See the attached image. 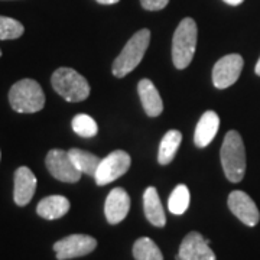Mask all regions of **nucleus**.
<instances>
[{
	"label": "nucleus",
	"instance_id": "24",
	"mask_svg": "<svg viewBox=\"0 0 260 260\" xmlns=\"http://www.w3.org/2000/svg\"><path fill=\"white\" fill-rule=\"evenodd\" d=\"M169 0H140V5L145 10H150V12H156V10H162L167 8Z\"/></svg>",
	"mask_w": 260,
	"mask_h": 260
},
{
	"label": "nucleus",
	"instance_id": "16",
	"mask_svg": "<svg viewBox=\"0 0 260 260\" xmlns=\"http://www.w3.org/2000/svg\"><path fill=\"white\" fill-rule=\"evenodd\" d=\"M70 201L62 195H49L37 205V214L45 220H58L70 211Z\"/></svg>",
	"mask_w": 260,
	"mask_h": 260
},
{
	"label": "nucleus",
	"instance_id": "28",
	"mask_svg": "<svg viewBox=\"0 0 260 260\" xmlns=\"http://www.w3.org/2000/svg\"><path fill=\"white\" fill-rule=\"evenodd\" d=\"M0 159H2V152H0Z\"/></svg>",
	"mask_w": 260,
	"mask_h": 260
},
{
	"label": "nucleus",
	"instance_id": "15",
	"mask_svg": "<svg viewBox=\"0 0 260 260\" xmlns=\"http://www.w3.org/2000/svg\"><path fill=\"white\" fill-rule=\"evenodd\" d=\"M220 127V117L215 112H205L197 124L194 135V142L198 148L208 146L215 138Z\"/></svg>",
	"mask_w": 260,
	"mask_h": 260
},
{
	"label": "nucleus",
	"instance_id": "1",
	"mask_svg": "<svg viewBox=\"0 0 260 260\" xmlns=\"http://www.w3.org/2000/svg\"><path fill=\"white\" fill-rule=\"evenodd\" d=\"M220 158L227 179L230 182H240L246 172V149L237 130L227 132L220 150Z\"/></svg>",
	"mask_w": 260,
	"mask_h": 260
},
{
	"label": "nucleus",
	"instance_id": "11",
	"mask_svg": "<svg viewBox=\"0 0 260 260\" xmlns=\"http://www.w3.org/2000/svg\"><path fill=\"white\" fill-rule=\"evenodd\" d=\"M227 204H229L230 211L243 224H246L249 227H254L256 224L259 223V208H257V205L254 204V201L246 192H243V191H233L232 194L229 195Z\"/></svg>",
	"mask_w": 260,
	"mask_h": 260
},
{
	"label": "nucleus",
	"instance_id": "25",
	"mask_svg": "<svg viewBox=\"0 0 260 260\" xmlns=\"http://www.w3.org/2000/svg\"><path fill=\"white\" fill-rule=\"evenodd\" d=\"M97 3H100V5H116V3H119L120 0H95Z\"/></svg>",
	"mask_w": 260,
	"mask_h": 260
},
{
	"label": "nucleus",
	"instance_id": "5",
	"mask_svg": "<svg viewBox=\"0 0 260 260\" xmlns=\"http://www.w3.org/2000/svg\"><path fill=\"white\" fill-rule=\"evenodd\" d=\"M150 42V30L149 29H140L133 37L127 41L120 55L117 56L113 62V75L117 78H123L132 73L140 61L143 59L145 52Z\"/></svg>",
	"mask_w": 260,
	"mask_h": 260
},
{
	"label": "nucleus",
	"instance_id": "9",
	"mask_svg": "<svg viewBox=\"0 0 260 260\" xmlns=\"http://www.w3.org/2000/svg\"><path fill=\"white\" fill-rule=\"evenodd\" d=\"M243 61L242 55L239 54H230L220 58L213 68V83L217 88L224 90L239 80L242 74Z\"/></svg>",
	"mask_w": 260,
	"mask_h": 260
},
{
	"label": "nucleus",
	"instance_id": "2",
	"mask_svg": "<svg viewBox=\"0 0 260 260\" xmlns=\"http://www.w3.org/2000/svg\"><path fill=\"white\" fill-rule=\"evenodd\" d=\"M9 104L15 112L22 114L41 112L45 106V94L41 84L30 78L19 80L10 87Z\"/></svg>",
	"mask_w": 260,
	"mask_h": 260
},
{
	"label": "nucleus",
	"instance_id": "8",
	"mask_svg": "<svg viewBox=\"0 0 260 260\" xmlns=\"http://www.w3.org/2000/svg\"><path fill=\"white\" fill-rule=\"evenodd\" d=\"M97 240L88 234H71L58 240L54 244V251L58 260H70L90 254L95 250Z\"/></svg>",
	"mask_w": 260,
	"mask_h": 260
},
{
	"label": "nucleus",
	"instance_id": "3",
	"mask_svg": "<svg viewBox=\"0 0 260 260\" xmlns=\"http://www.w3.org/2000/svg\"><path fill=\"white\" fill-rule=\"evenodd\" d=\"M52 88L65 102L80 103L90 95V84L73 68L61 67L51 77Z\"/></svg>",
	"mask_w": 260,
	"mask_h": 260
},
{
	"label": "nucleus",
	"instance_id": "20",
	"mask_svg": "<svg viewBox=\"0 0 260 260\" xmlns=\"http://www.w3.org/2000/svg\"><path fill=\"white\" fill-rule=\"evenodd\" d=\"M133 256L136 260H164V256L153 242L149 237H140L133 244Z\"/></svg>",
	"mask_w": 260,
	"mask_h": 260
},
{
	"label": "nucleus",
	"instance_id": "13",
	"mask_svg": "<svg viewBox=\"0 0 260 260\" xmlns=\"http://www.w3.org/2000/svg\"><path fill=\"white\" fill-rule=\"evenodd\" d=\"M130 210V197L123 188H113L106 198L104 214L110 224L121 223Z\"/></svg>",
	"mask_w": 260,
	"mask_h": 260
},
{
	"label": "nucleus",
	"instance_id": "29",
	"mask_svg": "<svg viewBox=\"0 0 260 260\" xmlns=\"http://www.w3.org/2000/svg\"><path fill=\"white\" fill-rule=\"evenodd\" d=\"M0 56H2V49H0Z\"/></svg>",
	"mask_w": 260,
	"mask_h": 260
},
{
	"label": "nucleus",
	"instance_id": "23",
	"mask_svg": "<svg viewBox=\"0 0 260 260\" xmlns=\"http://www.w3.org/2000/svg\"><path fill=\"white\" fill-rule=\"evenodd\" d=\"M23 32L25 26L19 20L0 15V41L18 39L23 35Z\"/></svg>",
	"mask_w": 260,
	"mask_h": 260
},
{
	"label": "nucleus",
	"instance_id": "21",
	"mask_svg": "<svg viewBox=\"0 0 260 260\" xmlns=\"http://www.w3.org/2000/svg\"><path fill=\"white\" fill-rule=\"evenodd\" d=\"M189 200H191V195H189L188 186L184 185V184H179L178 186H175V189L172 191V194L168 200V208L172 214L181 215L188 210Z\"/></svg>",
	"mask_w": 260,
	"mask_h": 260
},
{
	"label": "nucleus",
	"instance_id": "4",
	"mask_svg": "<svg viewBox=\"0 0 260 260\" xmlns=\"http://www.w3.org/2000/svg\"><path fill=\"white\" fill-rule=\"evenodd\" d=\"M198 28L192 18L181 20L172 38V61L178 70H185L191 64L197 48Z\"/></svg>",
	"mask_w": 260,
	"mask_h": 260
},
{
	"label": "nucleus",
	"instance_id": "27",
	"mask_svg": "<svg viewBox=\"0 0 260 260\" xmlns=\"http://www.w3.org/2000/svg\"><path fill=\"white\" fill-rule=\"evenodd\" d=\"M254 71H256V74L260 75V58H259V61H257V64H256V68H254Z\"/></svg>",
	"mask_w": 260,
	"mask_h": 260
},
{
	"label": "nucleus",
	"instance_id": "19",
	"mask_svg": "<svg viewBox=\"0 0 260 260\" xmlns=\"http://www.w3.org/2000/svg\"><path fill=\"white\" fill-rule=\"evenodd\" d=\"M68 153H70V158L73 159L77 169L81 174H87L90 177H95L97 168L100 165L102 159L99 158V156H95L94 153H90L87 150H83V149L78 148L70 149Z\"/></svg>",
	"mask_w": 260,
	"mask_h": 260
},
{
	"label": "nucleus",
	"instance_id": "7",
	"mask_svg": "<svg viewBox=\"0 0 260 260\" xmlns=\"http://www.w3.org/2000/svg\"><path fill=\"white\" fill-rule=\"evenodd\" d=\"M132 159L129 153H126L124 150H114L109 156L102 159L100 165L97 168L95 172V184L97 185H107L113 181H116L117 178L123 177L127 171H129Z\"/></svg>",
	"mask_w": 260,
	"mask_h": 260
},
{
	"label": "nucleus",
	"instance_id": "10",
	"mask_svg": "<svg viewBox=\"0 0 260 260\" xmlns=\"http://www.w3.org/2000/svg\"><path fill=\"white\" fill-rule=\"evenodd\" d=\"M178 260H215V254L210 247V240L200 233L191 232L182 240L178 251Z\"/></svg>",
	"mask_w": 260,
	"mask_h": 260
},
{
	"label": "nucleus",
	"instance_id": "12",
	"mask_svg": "<svg viewBox=\"0 0 260 260\" xmlns=\"http://www.w3.org/2000/svg\"><path fill=\"white\" fill-rule=\"evenodd\" d=\"M37 177L28 167H19L15 171V188L13 200L19 207H25L30 203L37 191Z\"/></svg>",
	"mask_w": 260,
	"mask_h": 260
},
{
	"label": "nucleus",
	"instance_id": "14",
	"mask_svg": "<svg viewBox=\"0 0 260 260\" xmlns=\"http://www.w3.org/2000/svg\"><path fill=\"white\" fill-rule=\"evenodd\" d=\"M138 91H139L140 102L145 109V113L149 117H158L164 110V103L155 84L148 78H143L138 84Z\"/></svg>",
	"mask_w": 260,
	"mask_h": 260
},
{
	"label": "nucleus",
	"instance_id": "17",
	"mask_svg": "<svg viewBox=\"0 0 260 260\" xmlns=\"http://www.w3.org/2000/svg\"><path fill=\"white\" fill-rule=\"evenodd\" d=\"M143 210L148 221L155 227H164L167 224V215L164 211L162 203L159 200L158 191L153 186L146 188L143 194Z\"/></svg>",
	"mask_w": 260,
	"mask_h": 260
},
{
	"label": "nucleus",
	"instance_id": "6",
	"mask_svg": "<svg viewBox=\"0 0 260 260\" xmlns=\"http://www.w3.org/2000/svg\"><path fill=\"white\" fill-rule=\"evenodd\" d=\"M45 165L52 177L67 184L78 182L81 178V172L77 169L73 159L70 158V153L62 149H51L47 153Z\"/></svg>",
	"mask_w": 260,
	"mask_h": 260
},
{
	"label": "nucleus",
	"instance_id": "22",
	"mask_svg": "<svg viewBox=\"0 0 260 260\" xmlns=\"http://www.w3.org/2000/svg\"><path fill=\"white\" fill-rule=\"evenodd\" d=\"M71 126H73V130H74L78 136L87 138V139L94 138L97 135V132H99L97 123L88 114H77L74 119H73Z\"/></svg>",
	"mask_w": 260,
	"mask_h": 260
},
{
	"label": "nucleus",
	"instance_id": "18",
	"mask_svg": "<svg viewBox=\"0 0 260 260\" xmlns=\"http://www.w3.org/2000/svg\"><path fill=\"white\" fill-rule=\"evenodd\" d=\"M181 140H182V135L179 130H168L165 133V136L162 138L160 145H159L158 162L160 165H168L172 162L181 145Z\"/></svg>",
	"mask_w": 260,
	"mask_h": 260
},
{
	"label": "nucleus",
	"instance_id": "26",
	"mask_svg": "<svg viewBox=\"0 0 260 260\" xmlns=\"http://www.w3.org/2000/svg\"><path fill=\"white\" fill-rule=\"evenodd\" d=\"M225 2L227 5H232V6H239V5H242L244 0H223Z\"/></svg>",
	"mask_w": 260,
	"mask_h": 260
}]
</instances>
